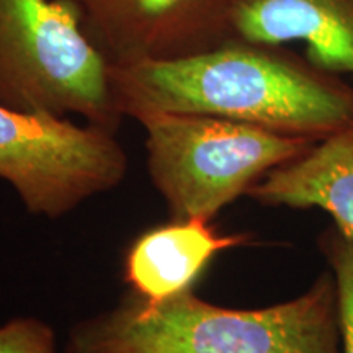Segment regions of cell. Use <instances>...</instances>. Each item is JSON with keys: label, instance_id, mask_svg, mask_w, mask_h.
<instances>
[{"label": "cell", "instance_id": "6da1fadb", "mask_svg": "<svg viewBox=\"0 0 353 353\" xmlns=\"http://www.w3.org/2000/svg\"><path fill=\"white\" fill-rule=\"evenodd\" d=\"M123 117L193 113L321 141L353 125V85L285 46L241 39L198 54L110 68Z\"/></svg>", "mask_w": 353, "mask_h": 353}, {"label": "cell", "instance_id": "7a4b0ae2", "mask_svg": "<svg viewBox=\"0 0 353 353\" xmlns=\"http://www.w3.org/2000/svg\"><path fill=\"white\" fill-rule=\"evenodd\" d=\"M65 353H342L337 286L321 273L299 296L224 307L193 290L148 304L128 293L70 327Z\"/></svg>", "mask_w": 353, "mask_h": 353}, {"label": "cell", "instance_id": "3957f363", "mask_svg": "<svg viewBox=\"0 0 353 353\" xmlns=\"http://www.w3.org/2000/svg\"><path fill=\"white\" fill-rule=\"evenodd\" d=\"M0 105L117 132L110 64L65 0H0Z\"/></svg>", "mask_w": 353, "mask_h": 353}, {"label": "cell", "instance_id": "277c9868", "mask_svg": "<svg viewBox=\"0 0 353 353\" xmlns=\"http://www.w3.org/2000/svg\"><path fill=\"white\" fill-rule=\"evenodd\" d=\"M136 121L145 132L149 179L176 219L213 221L316 143L210 114L148 113Z\"/></svg>", "mask_w": 353, "mask_h": 353}, {"label": "cell", "instance_id": "5b68a950", "mask_svg": "<svg viewBox=\"0 0 353 353\" xmlns=\"http://www.w3.org/2000/svg\"><path fill=\"white\" fill-rule=\"evenodd\" d=\"M128 170L117 132L0 105V180L28 214L64 218L120 187Z\"/></svg>", "mask_w": 353, "mask_h": 353}, {"label": "cell", "instance_id": "8992f818", "mask_svg": "<svg viewBox=\"0 0 353 353\" xmlns=\"http://www.w3.org/2000/svg\"><path fill=\"white\" fill-rule=\"evenodd\" d=\"M65 2L110 68L180 59L229 39V0Z\"/></svg>", "mask_w": 353, "mask_h": 353}, {"label": "cell", "instance_id": "52a82bcc", "mask_svg": "<svg viewBox=\"0 0 353 353\" xmlns=\"http://www.w3.org/2000/svg\"><path fill=\"white\" fill-rule=\"evenodd\" d=\"M229 39L301 43L322 70L353 79V0H229Z\"/></svg>", "mask_w": 353, "mask_h": 353}, {"label": "cell", "instance_id": "ba28073f", "mask_svg": "<svg viewBox=\"0 0 353 353\" xmlns=\"http://www.w3.org/2000/svg\"><path fill=\"white\" fill-rule=\"evenodd\" d=\"M247 242L245 234H221L211 221L170 218L145 229L128 245L123 280L141 301L162 303L193 290L219 254Z\"/></svg>", "mask_w": 353, "mask_h": 353}, {"label": "cell", "instance_id": "9c48e42d", "mask_svg": "<svg viewBox=\"0 0 353 353\" xmlns=\"http://www.w3.org/2000/svg\"><path fill=\"white\" fill-rule=\"evenodd\" d=\"M245 196L265 206L319 208L353 241V125L268 172Z\"/></svg>", "mask_w": 353, "mask_h": 353}, {"label": "cell", "instance_id": "30bf717a", "mask_svg": "<svg viewBox=\"0 0 353 353\" xmlns=\"http://www.w3.org/2000/svg\"><path fill=\"white\" fill-rule=\"evenodd\" d=\"M319 249L337 286L342 353H353V241L334 226L321 234Z\"/></svg>", "mask_w": 353, "mask_h": 353}, {"label": "cell", "instance_id": "8fae6325", "mask_svg": "<svg viewBox=\"0 0 353 353\" xmlns=\"http://www.w3.org/2000/svg\"><path fill=\"white\" fill-rule=\"evenodd\" d=\"M0 353H57L54 329L39 317H13L0 325Z\"/></svg>", "mask_w": 353, "mask_h": 353}]
</instances>
